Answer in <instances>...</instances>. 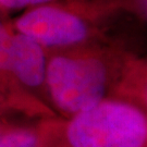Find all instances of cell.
Instances as JSON below:
<instances>
[{"label":"cell","mask_w":147,"mask_h":147,"mask_svg":"<svg viewBox=\"0 0 147 147\" xmlns=\"http://www.w3.org/2000/svg\"><path fill=\"white\" fill-rule=\"evenodd\" d=\"M135 53L123 42L75 53H58L47 63L46 82L55 105L78 115L115 93L129 59Z\"/></svg>","instance_id":"1"},{"label":"cell","mask_w":147,"mask_h":147,"mask_svg":"<svg viewBox=\"0 0 147 147\" xmlns=\"http://www.w3.org/2000/svg\"><path fill=\"white\" fill-rule=\"evenodd\" d=\"M124 16L131 18L126 0H97L84 10L44 5L23 14L16 21V28L42 46L70 48L92 37H105L99 26L107 30L106 25H111V21Z\"/></svg>","instance_id":"2"},{"label":"cell","mask_w":147,"mask_h":147,"mask_svg":"<svg viewBox=\"0 0 147 147\" xmlns=\"http://www.w3.org/2000/svg\"><path fill=\"white\" fill-rule=\"evenodd\" d=\"M65 137L71 147H147V113L113 96L73 116Z\"/></svg>","instance_id":"3"},{"label":"cell","mask_w":147,"mask_h":147,"mask_svg":"<svg viewBox=\"0 0 147 147\" xmlns=\"http://www.w3.org/2000/svg\"><path fill=\"white\" fill-rule=\"evenodd\" d=\"M47 60L42 46L28 36L19 34L13 37L11 70L28 86H38L46 80Z\"/></svg>","instance_id":"4"},{"label":"cell","mask_w":147,"mask_h":147,"mask_svg":"<svg viewBox=\"0 0 147 147\" xmlns=\"http://www.w3.org/2000/svg\"><path fill=\"white\" fill-rule=\"evenodd\" d=\"M115 97L131 101L147 113V56L135 53L129 59L115 89Z\"/></svg>","instance_id":"5"},{"label":"cell","mask_w":147,"mask_h":147,"mask_svg":"<svg viewBox=\"0 0 147 147\" xmlns=\"http://www.w3.org/2000/svg\"><path fill=\"white\" fill-rule=\"evenodd\" d=\"M36 138L28 132L11 133L0 138V147H36Z\"/></svg>","instance_id":"6"},{"label":"cell","mask_w":147,"mask_h":147,"mask_svg":"<svg viewBox=\"0 0 147 147\" xmlns=\"http://www.w3.org/2000/svg\"><path fill=\"white\" fill-rule=\"evenodd\" d=\"M13 37L9 35L5 26L0 23V70L11 69V53Z\"/></svg>","instance_id":"7"},{"label":"cell","mask_w":147,"mask_h":147,"mask_svg":"<svg viewBox=\"0 0 147 147\" xmlns=\"http://www.w3.org/2000/svg\"><path fill=\"white\" fill-rule=\"evenodd\" d=\"M127 11L137 20H147V0H126Z\"/></svg>","instance_id":"8"},{"label":"cell","mask_w":147,"mask_h":147,"mask_svg":"<svg viewBox=\"0 0 147 147\" xmlns=\"http://www.w3.org/2000/svg\"><path fill=\"white\" fill-rule=\"evenodd\" d=\"M53 0H0V7L9 9H19L30 5H49Z\"/></svg>","instance_id":"9"}]
</instances>
